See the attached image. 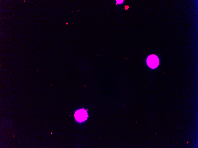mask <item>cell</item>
<instances>
[{
	"label": "cell",
	"instance_id": "cell-1",
	"mask_svg": "<svg viewBox=\"0 0 198 148\" xmlns=\"http://www.w3.org/2000/svg\"><path fill=\"white\" fill-rule=\"evenodd\" d=\"M159 62L158 57L154 54L149 55L146 59L147 65L150 68L153 69L157 68L158 66Z\"/></svg>",
	"mask_w": 198,
	"mask_h": 148
},
{
	"label": "cell",
	"instance_id": "cell-2",
	"mask_svg": "<svg viewBox=\"0 0 198 148\" xmlns=\"http://www.w3.org/2000/svg\"><path fill=\"white\" fill-rule=\"evenodd\" d=\"M74 116L77 121L82 122L85 121L88 116L87 110L83 109L76 110Z\"/></svg>",
	"mask_w": 198,
	"mask_h": 148
},
{
	"label": "cell",
	"instance_id": "cell-3",
	"mask_svg": "<svg viewBox=\"0 0 198 148\" xmlns=\"http://www.w3.org/2000/svg\"><path fill=\"white\" fill-rule=\"evenodd\" d=\"M117 3L118 4H120L122 3L123 2V0H116Z\"/></svg>",
	"mask_w": 198,
	"mask_h": 148
}]
</instances>
